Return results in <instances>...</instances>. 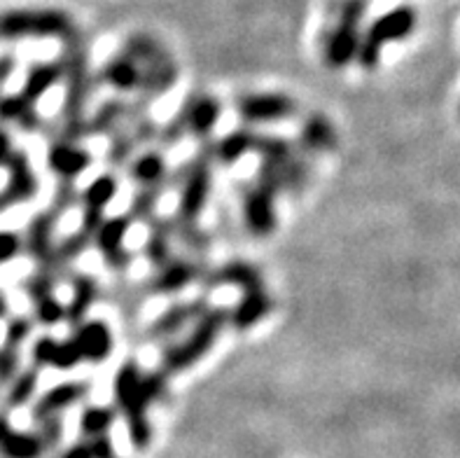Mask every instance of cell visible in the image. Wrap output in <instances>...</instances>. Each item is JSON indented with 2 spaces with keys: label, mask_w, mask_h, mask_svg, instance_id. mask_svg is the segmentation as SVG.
Segmentation results:
<instances>
[{
  "label": "cell",
  "mask_w": 460,
  "mask_h": 458,
  "mask_svg": "<svg viewBox=\"0 0 460 458\" xmlns=\"http://www.w3.org/2000/svg\"><path fill=\"white\" fill-rule=\"evenodd\" d=\"M12 152H14V146H12L10 134L5 129H0V166H5Z\"/></svg>",
  "instance_id": "obj_47"
},
{
  "label": "cell",
  "mask_w": 460,
  "mask_h": 458,
  "mask_svg": "<svg viewBox=\"0 0 460 458\" xmlns=\"http://www.w3.org/2000/svg\"><path fill=\"white\" fill-rule=\"evenodd\" d=\"M115 402L128 428V440L136 449H146L152 442V426L147 421V402L140 393V370L134 360L119 367L115 377Z\"/></svg>",
  "instance_id": "obj_4"
},
{
  "label": "cell",
  "mask_w": 460,
  "mask_h": 458,
  "mask_svg": "<svg viewBox=\"0 0 460 458\" xmlns=\"http://www.w3.org/2000/svg\"><path fill=\"white\" fill-rule=\"evenodd\" d=\"M57 215L52 211L35 215L26 229V250L38 265V272L47 274L57 279V269H54V227H57Z\"/></svg>",
  "instance_id": "obj_10"
},
{
  "label": "cell",
  "mask_w": 460,
  "mask_h": 458,
  "mask_svg": "<svg viewBox=\"0 0 460 458\" xmlns=\"http://www.w3.org/2000/svg\"><path fill=\"white\" fill-rule=\"evenodd\" d=\"M229 313L227 309H206L197 320H194L192 332L164 351L162 355V372L164 374H175L187 367L197 365L199 360L216 346V339L220 337L222 328L227 325Z\"/></svg>",
  "instance_id": "obj_2"
},
{
  "label": "cell",
  "mask_w": 460,
  "mask_h": 458,
  "mask_svg": "<svg viewBox=\"0 0 460 458\" xmlns=\"http://www.w3.org/2000/svg\"><path fill=\"white\" fill-rule=\"evenodd\" d=\"M169 178L159 183V185H146L140 187L138 192L131 199V206H128V220H140L147 222L150 218H155V211H157V203L164 194V187H166Z\"/></svg>",
  "instance_id": "obj_36"
},
{
  "label": "cell",
  "mask_w": 460,
  "mask_h": 458,
  "mask_svg": "<svg viewBox=\"0 0 460 458\" xmlns=\"http://www.w3.org/2000/svg\"><path fill=\"white\" fill-rule=\"evenodd\" d=\"M22 250V238L14 232H0V265L10 262L12 257H17Z\"/></svg>",
  "instance_id": "obj_45"
},
{
  "label": "cell",
  "mask_w": 460,
  "mask_h": 458,
  "mask_svg": "<svg viewBox=\"0 0 460 458\" xmlns=\"http://www.w3.org/2000/svg\"><path fill=\"white\" fill-rule=\"evenodd\" d=\"M75 31L64 10H7L0 14V38H61Z\"/></svg>",
  "instance_id": "obj_5"
},
{
  "label": "cell",
  "mask_w": 460,
  "mask_h": 458,
  "mask_svg": "<svg viewBox=\"0 0 460 458\" xmlns=\"http://www.w3.org/2000/svg\"><path fill=\"white\" fill-rule=\"evenodd\" d=\"M128 112V105L119 99L105 101L99 111L93 112V117L87 120V136H99V134H111L117 124L122 122Z\"/></svg>",
  "instance_id": "obj_34"
},
{
  "label": "cell",
  "mask_w": 460,
  "mask_h": 458,
  "mask_svg": "<svg viewBox=\"0 0 460 458\" xmlns=\"http://www.w3.org/2000/svg\"><path fill=\"white\" fill-rule=\"evenodd\" d=\"M87 445H89V452H92V458H119L108 436L89 437Z\"/></svg>",
  "instance_id": "obj_46"
},
{
  "label": "cell",
  "mask_w": 460,
  "mask_h": 458,
  "mask_svg": "<svg viewBox=\"0 0 460 458\" xmlns=\"http://www.w3.org/2000/svg\"><path fill=\"white\" fill-rule=\"evenodd\" d=\"M166 377L169 374H164V372L140 374V393H143V400L147 402V407L155 405V402H162L169 395V382H166Z\"/></svg>",
  "instance_id": "obj_40"
},
{
  "label": "cell",
  "mask_w": 460,
  "mask_h": 458,
  "mask_svg": "<svg viewBox=\"0 0 460 458\" xmlns=\"http://www.w3.org/2000/svg\"><path fill=\"white\" fill-rule=\"evenodd\" d=\"M150 237H147L143 253L152 267L159 269L171 260V220L150 218Z\"/></svg>",
  "instance_id": "obj_31"
},
{
  "label": "cell",
  "mask_w": 460,
  "mask_h": 458,
  "mask_svg": "<svg viewBox=\"0 0 460 458\" xmlns=\"http://www.w3.org/2000/svg\"><path fill=\"white\" fill-rule=\"evenodd\" d=\"M31 355H33L35 367H54V370H73L82 363V355L73 339L57 342L54 337H38Z\"/></svg>",
  "instance_id": "obj_19"
},
{
  "label": "cell",
  "mask_w": 460,
  "mask_h": 458,
  "mask_svg": "<svg viewBox=\"0 0 460 458\" xmlns=\"http://www.w3.org/2000/svg\"><path fill=\"white\" fill-rule=\"evenodd\" d=\"M47 164L52 168V174H57L58 178L73 180L80 178L87 166L92 164V155H89L84 148H80L77 143H70V140H57L52 148H49V155H47Z\"/></svg>",
  "instance_id": "obj_20"
},
{
  "label": "cell",
  "mask_w": 460,
  "mask_h": 458,
  "mask_svg": "<svg viewBox=\"0 0 460 458\" xmlns=\"http://www.w3.org/2000/svg\"><path fill=\"white\" fill-rule=\"evenodd\" d=\"M365 12H367V0H344L341 3L337 23H334L332 33L327 35L325 45V61L330 68H344L350 61H356Z\"/></svg>",
  "instance_id": "obj_6"
},
{
  "label": "cell",
  "mask_w": 460,
  "mask_h": 458,
  "mask_svg": "<svg viewBox=\"0 0 460 458\" xmlns=\"http://www.w3.org/2000/svg\"><path fill=\"white\" fill-rule=\"evenodd\" d=\"M12 70H14V57H10V54L0 57V87H3L7 77L12 76Z\"/></svg>",
  "instance_id": "obj_49"
},
{
  "label": "cell",
  "mask_w": 460,
  "mask_h": 458,
  "mask_svg": "<svg viewBox=\"0 0 460 458\" xmlns=\"http://www.w3.org/2000/svg\"><path fill=\"white\" fill-rule=\"evenodd\" d=\"M206 274H208V267L199 265V262L171 257L147 281V292H152V295H173V292H181L182 288H187L192 281L206 279Z\"/></svg>",
  "instance_id": "obj_11"
},
{
  "label": "cell",
  "mask_w": 460,
  "mask_h": 458,
  "mask_svg": "<svg viewBox=\"0 0 460 458\" xmlns=\"http://www.w3.org/2000/svg\"><path fill=\"white\" fill-rule=\"evenodd\" d=\"M7 185L3 187L5 192V197L10 199L12 206L14 203H23L31 202L35 197V192H38V178L33 174V166L29 162V155L23 150H14L7 159Z\"/></svg>",
  "instance_id": "obj_17"
},
{
  "label": "cell",
  "mask_w": 460,
  "mask_h": 458,
  "mask_svg": "<svg viewBox=\"0 0 460 458\" xmlns=\"http://www.w3.org/2000/svg\"><path fill=\"white\" fill-rule=\"evenodd\" d=\"M255 150L260 152L262 162L276 164V166L280 168L286 166V164L292 159V155H295L290 143L283 139H276V136H257Z\"/></svg>",
  "instance_id": "obj_38"
},
{
  "label": "cell",
  "mask_w": 460,
  "mask_h": 458,
  "mask_svg": "<svg viewBox=\"0 0 460 458\" xmlns=\"http://www.w3.org/2000/svg\"><path fill=\"white\" fill-rule=\"evenodd\" d=\"M334 140H337V134H334L330 120L325 115H311L302 127L299 146H302L304 155H315V152L330 150Z\"/></svg>",
  "instance_id": "obj_28"
},
{
  "label": "cell",
  "mask_w": 460,
  "mask_h": 458,
  "mask_svg": "<svg viewBox=\"0 0 460 458\" xmlns=\"http://www.w3.org/2000/svg\"><path fill=\"white\" fill-rule=\"evenodd\" d=\"M38 426H40L38 436H40L45 449H57L61 445V437H64V421H61V417L58 414L57 417H47Z\"/></svg>",
  "instance_id": "obj_42"
},
{
  "label": "cell",
  "mask_w": 460,
  "mask_h": 458,
  "mask_svg": "<svg viewBox=\"0 0 460 458\" xmlns=\"http://www.w3.org/2000/svg\"><path fill=\"white\" fill-rule=\"evenodd\" d=\"M58 458H92V452H89V445L87 442H77L73 447L66 449L64 454Z\"/></svg>",
  "instance_id": "obj_48"
},
{
  "label": "cell",
  "mask_w": 460,
  "mask_h": 458,
  "mask_svg": "<svg viewBox=\"0 0 460 458\" xmlns=\"http://www.w3.org/2000/svg\"><path fill=\"white\" fill-rule=\"evenodd\" d=\"M117 194V180L115 175L105 174L99 175L96 180H92L87 185V190L82 192V203H84V213H82V232L92 234L99 229L101 222L105 220V209L108 203L115 199Z\"/></svg>",
  "instance_id": "obj_13"
},
{
  "label": "cell",
  "mask_w": 460,
  "mask_h": 458,
  "mask_svg": "<svg viewBox=\"0 0 460 458\" xmlns=\"http://www.w3.org/2000/svg\"><path fill=\"white\" fill-rule=\"evenodd\" d=\"M96 297H99V283L92 276H87V274H77L75 279H73L70 302L66 304V320H68L73 330L80 323H84L89 309L96 302Z\"/></svg>",
  "instance_id": "obj_26"
},
{
  "label": "cell",
  "mask_w": 460,
  "mask_h": 458,
  "mask_svg": "<svg viewBox=\"0 0 460 458\" xmlns=\"http://www.w3.org/2000/svg\"><path fill=\"white\" fill-rule=\"evenodd\" d=\"M187 131L199 139H208L220 122V103L213 96H192L185 103Z\"/></svg>",
  "instance_id": "obj_22"
},
{
  "label": "cell",
  "mask_w": 460,
  "mask_h": 458,
  "mask_svg": "<svg viewBox=\"0 0 460 458\" xmlns=\"http://www.w3.org/2000/svg\"><path fill=\"white\" fill-rule=\"evenodd\" d=\"M7 311H10V307H7V297H5V292L0 291V320L5 319Z\"/></svg>",
  "instance_id": "obj_50"
},
{
  "label": "cell",
  "mask_w": 460,
  "mask_h": 458,
  "mask_svg": "<svg viewBox=\"0 0 460 458\" xmlns=\"http://www.w3.org/2000/svg\"><path fill=\"white\" fill-rule=\"evenodd\" d=\"M115 418L117 414L115 409H111V407H87V409L82 412L80 430L87 437L108 436V430L112 428Z\"/></svg>",
  "instance_id": "obj_37"
},
{
  "label": "cell",
  "mask_w": 460,
  "mask_h": 458,
  "mask_svg": "<svg viewBox=\"0 0 460 458\" xmlns=\"http://www.w3.org/2000/svg\"><path fill=\"white\" fill-rule=\"evenodd\" d=\"M257 146V134L252 129H236L229 136L220 140L216 146V159L220 164H236L239 159H243L251 150H255Z\"/></svg>",
  "instance_id": "obj_32"
},
{
  "label": "cell",
  "mask_w": 460,
  "mask_h": 458,
  "mask_svg": "<svg viewBox=\"0 0 460 458\" xmlns=\"http://www.w3.org/2000/svg\"><path fill=\"white\" fill-rule=\"evenodd\" d=\"M416 29V10L409 5H400L395 10L384 12L376 22L369 23V29L360 38L358 47V64L365 70H374L381 61V52L391 42L407 40Z\"/></svg>",
  "instance_id": "obj_3"
},
{
  "label": "cell",
  "mask_w": 460,
  "mask_h": 458,
  "mask_svg": "<svg viewBox=\"0 0 460 458\" xmlns=\"http://www.w3.org/2000/svg\"><path fill=\"white\" fill-rule=\"evenodd\" d=\"M128 178L138 183L140 187L159 185L166 180V162L159 152H146L128 166Z\"/></svg>",
  "instance_id": "obj_33"
},
{
  "label": "cell",
  "mask_w": 460,
  "mask_h": 458,
  "mask_svg": "<svg viewBox=\"0 0 460 458\" xmlns=\"http://www.w3.org/2000/svg\"><path fill=\"white\" fill-rule=\"evenodd\" d=\"M89 393V386L87 383H80V382H66V383H58L54 389H49L47 393H42L33 405V421L35 424H40L42 418L47 417H57L61 414L64 409L73 407L75 402L84 400Z\"/></svg>",
  "instance_id": "obj_18"
},
{
  "label": "cell",
  "mask_w": 460,
  "mask_h": 458,
  "mask_svg": "<svg viewBox=\"0 0 460 458\" xmlns=\"http://www.w3.org/2000/svg\"><path fill=\"white\" fill-rule=\"evenodd\" d=\"M45 452L47 449L38 433L10 428L0 437V456L3 458H40Z\"/></svg>",
  "instance_id": "obj_29"
},
{
  "label": "cell",
  "mask_w": 460,
  "mask_h": 458,
  "mask_svg": "<svg viewBox=\"0 0 460 458\" xmlns=\"http://www.w3.org/2000/svg\"><path fill=\"white\" fill-rule=\"evenodd\" d=\"M295 111L297 105L286 94H248L239 101V115L248 124L283 122Z\"/></svg>",
  "instance_id": "obj_9"
},
{
  "label": "cell",
  "mask_w": 460,
  "mask_h": 458,
  "mask_svg": "<svg viewBox=\"0 0 460 458\" xmlns=\"http://www.w3.org/2000/svg\"><path fill=\"white\" fill-rule=\"evenodd\" d=\"M38 389V370H23L22 374H14L7 391V407H23L35 395Z\"/></svg>",
  "instance_id": "obj_39"
},
{
  "label": "cell",
  "mask_w": 460,
  "mask_h": 458,
  "mask_svg": "<svg viewBox=\"0 0 460 458\" xmlns=\"http://www.w3.org/2000/svg\"><path fill=\"white\" fill-rule=\"evenodd\" d=\"M23 291L29 292L31 302L35 309V319L42 325L52 328L58 320L66 319V307L58 302V297L54 295V279L47 274L38 272L33 276L23 281Z\"/></svg>",
  "instance_id": "obj_15"
},
{
  "label": "cell",
  "mask_w": 460,
  "mask_h": 458,
  "mask_svg": "<svg viewBox=\"0 0 460 458\" xmlns=\"http://www.w3.org/2000/svg\"><path fill=\"white\" fill-rule=\"evenodd\" d=\"M101 80L108 85V87L117 89V92H134L140 87V80H143V70L136 64L134 58L127 57V54H117L112 57L108 64L101 70Z\"/></svg>",
  "instance_id": "obj_23"
},
{
  "label": "cell",
  "mask_w": 460,
  "mask_h": 458,
  "mask_svg": "<svg viewBox=\"0 0 460 458\" xmlns=\"http://www.w3.org/2000/svg\"><path fill=\"white\" fill-rule=\"evenodd\" d=\"M157 124L150 122V120H140L134 129L122 131V134H117L115 139H112V146L111 150H108V162H111L112 166H122L128 159V155L134 152V148H138L140 143H146V140L157 139Z\"/></svg>",
  "instance_id": "obj_25"
},
{
  "label": "cell",
  "mask_w": 460,
  "mask_h": 458,
  "mask_svg": "<svg viewBox=\"0 0 460 458\" xmlns=\"http://www.w3.org/2000/svg\"><path fill=\"white\" fill-rule=\"evenodd\" d=\"M10 206H12V202H10V199H7V197H5V192L0 190V215L5 213V211H7V209H10Z\"/></svg>",
  "instance_id": "obj_51"
},
{
  "label": "cell",
  "mask_w": 460,
  "mask_h": 458,
  "mask_svg": "<svg viewBox=\"0 0 460 458\" xmlns=\"http://www.w3.org/2000/svg\"><path fill=\"white\" fill-rule=\"evenodd\" d=\"M213 159H216V146L208 143L199 150V155L187 166V174L182 178L181 202H178V215H175L178 220H199V215H201L210 197V190H213Z\"/></svg>",
  "instance_id": "obj_7"
},
{
  "label": "cell",
  "mask_w": 460,
  "mask_h": 458,
  "mask_svg": "<svg viewBox=\"0 0 460 458\" xmlns=\"http://www.w3.org/2000/svg\"><path fill=\"white\" fill-rule=\"evenodd\" d=\"M58 64L64 68L66 80V101H64V136L70 143H77L87 136V117H84V105L89 99V57L84 40L77 31L64 38V54L58 58Z\"/></svg>",
  "instance_id": "obj_1"
},
{
  "label": "cell",
  "mask_w": 460,
  "mask_h": 458,
  "mask_svg": "<svg viewBox=\"0 0 460 458\" xmlns=\"http://www.w3.org/2000/svg\"><path fill=\"white\" fill-rule=\"evenodd\" d=\"M185 134H187V111H185V105H182L181 111L175 112L173 120H171V122L166 124L162 131H159L157 139L162 140L164 146L171 148V146H175V143H178V140H181Z\"/></svg>",
  "instance_id": "obj_41"
},
{
  "label": "cell",
  "mask_w": 460,
  "mask_h": 458,
  "mask_svg": "<svg viewBox=\"0 0 460 458\" xmlns=\"http://www.w3.org/2000/svg\"><path fill=\"white\" fill-rule=\"evenodd\" d=\"M19 367V348L3 344L0 346V386H5L14 379Z\"/></svg>",
  "instance_id": "obj_43"
},
{
  "label": "cell",
  "mask_w": 460,
  "mask_h": 458,
  "mask_svg": "<svg viewBox=\"0 0 460 458\" xmlns=\"http://www.w3.org/2000/svg\"><path fill=\"white\" fill-rule=\"evenodd\" d=\"M73 332L75 335L70 337V339H73V344L80 351L82 360H87L92 365H101V363L111 358L115 342H112L111 328L103 320H84Z\"/></svg>",
  "instance_id": "obj_14"
},
{
  "label": "cell",
  "mask_w": 460,
  "mask_h": 458,
  "mask_svg": "<svg viewBox=\"0 0 460 458\" xmlns=\"http://www.w3.org/2000/svg\"><path fill=\"white\" fill-rule=\"evenodd\" d=\"M269 311H271V297L264 288H260V291L243 292L241 302L229 313V320L236 330H251L260 320L267 319Z\"/></svg>",
  "instance_id": "obj_24"
},
{
  "label": "cell",
  "mask_w": 460,
  "mask_h": 458,
  "mask_svg": "<svg viewBox=\"0 0 460 458\" xmlns=\"http://www.w3.org/2000/svg\"><path fill=\"white\" fill-rule=\"evenodd\" d=\"M128 227H131V220H128L127 215H115V218H105L99 225V229L93 232L92 241L101 250L105 265L112 272H124L128 267V260H131V256L124 248Z\"/></svg>",
  "instance_id": "obj_8"
},
{
  "label": "cell",
  "mask_w": 460,
  "mask_h": 458,
  "mask_svg": "<svg viewBox=\"0 0 460 458\" xmlns=\"http://www.w3.org/2000/svg\"><path fill=\"white\" fill-rule=\"evenodd\" d=\"M243 220L252 237H271L276 229V194L255 183L243 194Z\"/></svg>",
  "instance_id": "obj_12"
},
{
  "label": "cell",
  "mask_w": 460,
  "mask_h": 458,
  "mask_svg": "<svg viewBox=\"0 0 460 458\" xmlns=\"http://www.w3.org/2000/svg\"><path fill=\"white\" fill-rule=\"evenodd\" d=\"M31 330H33V323L29 319H12L5 328V342L3 344H10V346H17L22 348L23 342L31 337Z\"/></svg>",
  "instance_id": "obj_44"
},
{
  "label": "cell",
  "mask_w": 460,
  "mask_h": 458,
  "mask_svg": "<svg viewBox=\"0 0 460 458\" xmlns=\"http://www.w3.org/2000/svg\"><path fill=\"white\" fill-rule=\"evenodd\" d=\"M58 80H64V68L58 64V58L57 61H49V64H35L26 73V82H23L19 94H22L23 99H29L31 103H38Z\"/></svg>",
  "instance_id": "obj_27"
},
{
  "label": "cell",
  "mask_w": 460,
  "mask_h": 458,
  "mask_svg": "<svg viewBox=\"0 0 460 458\" xmlns=\"http://www.w3.org/2000/svg\"><path fill=\"white\" fill-rule=\"evenodd\" d=\"M206 309H208L206 300H192V302L173 304V307H169L164 313H159L157 319L152 320V325L147 328V337H150V339H157V342L169 339L171 335L181 332L187 323H194Z\"/></svg>",
  "instance_id": "obj_16"
},
{
  "label": "cell",
  "mask_w": 460,
  "mask_h": 458,
  "mask_svg": "<svg viewBox=\"0 0 460 458\" xmlns=\"http://www.w3.org/2000/svg\"><path fill=\"white\" fill-rule=\"evenodd\" d=\"M0 122H14L17 127L33 131L40 127V115L35 111V103L23 99L22 94H7L0 99Z\"/></svg>",
  "instance_id": "obj_30"
},
{
  "label": "cell",
  "mask_w": 460,
  "mask_h": 458,
  "mask_svg": "<svg viewBox=\"0 0 460 458\" xmlns=\"http://www.w3.org/2000/svg\"><path fill=\"white\" fill-rule=\"evenodd\" d=\"M206 288H217V285H234V288H239L243 292H251V291H260L264 288V281H262V274L260 269L252 267L251 262H243V260H234L227 262V265H222L220 269L216 272L206 274Z\"/></svg>",
  "instance_id": "obj_21"
},
{
  "label": "cell",
  "mask_w": 460,
  "mask_h": 458,
  "mask_svg": "<svg viewBox=\"0 0 460 458\" xmlns=\"http://www.w3.org/2000/svg\"><path fill=\"white\" fill-rule=\"evenodd\" d=\"M92 234L77 229L75 234H70V237H66L61 244L54 246V269H57V276L64 272V269H68L77 257L87 253V248L92 246Z\"/></svg>",
  "instance_id": "obj_35"
}]
</instances>
